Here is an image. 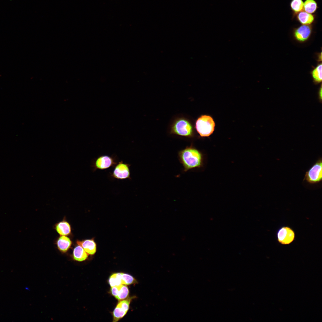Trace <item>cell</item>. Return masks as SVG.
<instances>
[{
	"mask_svg": "<svg viewBox=\"0 0 322 322\" xmlns=\"http://www.w3.org/2000/svg\"><path fill=\"white\" fill-rule=\"evenodd\" d=\"M109 282L111 287L123 284L122 273H114L110 276Z\"/></svg>",
	"mask_w": 322,
	"mask_h": 322,
	"instance_id": "e0dca14e",
	"label": "cell"
},
{
	"mask_svg": "<svg viewBox=\"0 0 322 322\" xmlns=\"http://www.w3.org/2000/svg\"><path fill=\"white\" fill-rule=\"evenodd\" d=\"M56 244L58 250L62 253H65L71 247L72 242L66 236H60L57 239Z\"/></svg>",
	"mask_w": 322,
	"mask_h": 322,
	"instance_id": "7c38bea8",
	"label": "cell"
},
{
	"mask_svg": "<svg viewBox=\"0 0 322 322\" xmlns=\"http://www.w3.org/2000/svg\"><path fill=\"white\" fill-rule=\"evenodd\" d=\"M296 19L303 25H309L312 24L315 19V16L304 11H301L296 15Z\"/></svg>",
	"mask_w": 322,
	"mask_h": 322,
	"instance_id": "5bb4252c",
	"label": "cell"
},
{
	"mask_svg": "<svg viewBox=\"0 0 322 322\" xmlns=\"http://www.w3.org/2000/svg\"><path fill=\"white\" fill-rule=\"evenodd\" d=\"M290 6L294 14L296 15L303 10L304 2L302 0H292Z\"/></svg>",
	"mask_w": 322,
	"mask_h": 322,
	"instance_id": "ac0fdd59",
	"label": "cell"
},
{
	"mask_svg": "<svg viewBox=\"0 0 322 322\" xmlns=\"http://www.w3.org/2000/svg\"><path fill=\"white\" fill-rule=\"evenodd\" d=\"M123 284L128 285L136 282L135 279L131 275L122 273Z\"/></svg>",
	"mask_w": 322,
	"mask_h": 322,
	"instance_id": "ffe728a7",
	"label": "cell"
},
{
	"mask_svg": "<svg viewBox=\"0 0 322 322\" xmlns=\"http://www.w3.org/2000/svg\"><path fill=\"white\" fill-rule=\"evenodd\" d=\"M76 243L81 246L88 254L93 255L96 253L97 244L93 238L78 240L76 241Z\"/></svg>",
	"mask_w": 322,
	"mask_h": 322,
	"instance_id": "30bf717a",
	"label": "cell"
},
{
	"mask_svg": "<svg viewBox=\"0 0 322 322\" xmlns=\"http://www.w3.org/2000/svg\"><path fill=\"white\" fill-rule=\"evenodd\" d=\"M178 156L185 172L203 166V157L202 153L192 146L187 147L179 151Z\"/></svg>",
	"mask_w": 322,
	"mask_h": 322,
	"instance_id": "6da1fadb",
	"label": "cell"
},
{
	"mask_svg": "<svg viewBox=\"0 0 322 322\" xmlns=\"http://www.w3.org/2000/svg\"><path fill=\"white\" fill-rule=\"evenodd\" d=\"M319 96H320V98L321 99V97H322V89H321H321H320V90Z\"/></svg>",
	"mask_w": 322,
	"mask_h": 322,
	"instance_id": "44dd1931",
	"label": "cell"
},
{
	"mask_svg": "<svg viewBox=\"0 0 322 322\" xmlns=\"http://www.w3.org/2000/svg\"><path fill=\"white\" fill-rule=\"evenodd\" d=\"M130 166V164L123 163L121 161L115 166L111 174L112 177L119 179H131L129 169Z\"/></svg>",
	"mask_w": 322,
	"mask_h": 322,
	"instance_id": "52a82bcc",
	"label": "cell"
},
{
	"mask_svg": "<svg viewBox=\"0 0 322 322\" xmlns=\"http://www.w3.org/2000/svg\"><path fill=\"white\" fill-rule=\"evenodd\" d=\"M318 4L315 0H306L304 2L303 10L310 14L315 12L318 8Z\"/></svg>",
	"mask_w": 322,
	"mask_h": 322,
	"instance_id": "2e32d148",
	"label": "cell"
},
{
	"mask_svg": "<svg viewBox=\"0 0 322 322\" xmlns=\"http://www.w3.org/2000/svg\"><path fill=\"white\" fill-rule=\"evenodd\" d=\"M131 300L128 299L118 303L113 312V322L117 321L126 315L129 310Z\"/></svg>",
	"mask_w": 322,
	"mask_h": 322,
	"instance_id": "ba28073f",
	"label": "cell"
},
{
	"mask_svg": "<svg viewBox=\"0 0 322 322\" xmlns=\"http://www.w3.org/2000/svg\"><path fill=\"white\" fill-rule=\"evenodd\" d=\"M72 257L76 261H82L87 258L88 254L81 246L77 244L73 249Z\"/></svg>",
	"mask_w": 322,
	"mask_h": 322,
	"instance_id": "9a60e30c",
	"label": "cell"
},
{
	"mask_svg": "<svg viewBox=\"0 0 322 322\" xmlns=\"http://www.w3.org/2000/svg\"><path fill=\"white\" fill-rule=\"evenodd\" d=\"M312 76L315 81L319 83L322 80V64L318 65L312 71Z\"/></svg>",
	"mask_w": 322,
	"mask_h": 322,
	"instance_id": "d6986e66",
	"label": "cell"
},
{
	"mask_svg": "<svg viewBox=\"0 0 322 322\" xmlns=\"http://www.w3.org/2000/svg\"><path fill=\"white\" fill-rule=\"evenodd\" d=\"M215 126L214 121L211 117L203 115L197 119L195 126L201 137H208L213 133Z\"/></svg>",
	"mask_w": 322,
	"mask_h": 322,
	"instance_id": "7a4b0ae2",
	"label": "cell"
},
{
	"mask_svg": "<svg viewBox=\"0 0 322 322\" xmlns=\"http://www.w3.org/2000/svg\"><path fill=\"white\" fill-rule=\"evenodd\" d=\"M115 157L113 156L108 155H101L96 159L92 165L93 170L95 171L97 169L104 170L117 164Z\"/></svg>",
	"mask_w": 322,
	"mask_h": 322,
	"instance_id": "5b68a950",
	"label": "cell"
},
{
	"mask_svg": "<svg viewBox=\"0 0 322 322\" xmlns=\"http://www.w3.org/2000/svg\"><path fill=\"white\" fill-rule=\"evenodd\" d=\"M293 230L287 226H283L278 230L277 233V240L282 244H289L292 242L295 239Z\"/></svg>",
	"mask_w": 322,
	"mask_h": 322,
	"instance_id": "8992f818",
	"label": "cell"
},
{
	"mask_svg": "<svg viewBox=\"0 0 322 322\" xmlns=\"http://www.w3.org/2000/svg\"><path fill=\"white\" fill-rule=\"evenodd\" d=\"M55 229L60 236H68L71 232L70 225L65 220L57 223L55 225Z\"/></svg>",
	"mask_w": 322,
	"mask_h": 322,
	"instance_id": "4fadbf2b",
	"label": "cell"
},
{
	"mask_svg": "<svg viewBox=\"0 0 322 322\" xmlns=\"http://www.w3.org/2000/svg\"><path fill=\"white\" fill-rule=\"evenodd\" d=\"M322 159L321 158L306 172L304 180L312 184L321 182L322 177Z\"/></svg>",
	"mask_w": 322,
	"mask_h": 322,
	"instance_id": "277c9868",
	"label": "cell"
},
{
	"mask_svg": "<svg viewBox=\"0 0 322 322\" xmlns=\"http://www.w3.org/2000/svg\"><path fill=\"white\" fill-rule=\"evenodd\" d=\"M111 292L112 295L118 300L126 298L129 292L128 287L122 284L111 287Z\"/></svg>",
	"mask_w": 322,
	"mask_h": 322,
	"instance_id": "8fae6325",
	"label": "cell"
},
{
	"mask_svg": "<svg viewBox=\"0 0 322 322\" xmlns=\"http://www.w3.org/2000/svg\"><path fill=\"white\" fill-rule=\"evenodd\" d=\"M171 131L172 133L187 137H191L193 134V128L191 123L184 118L179 119L174 123Z\"/></svg>",
	"mask_w": 322,
	"mask_h": 322,
	"instance_id": "3957f363",
	"label": "cell"
},
{
	"mask_svg": "<svg viewBox=\"0 0 322 322\" xmlns=\"http://www.w3.org/2000/svg\"><path fill=\"white\" fill-rule=\"evenodd\" d=\"M312 31L311 26L302 25L296 28L294 31V35L298 41L303 42L306 40L310 36Z\"/></svg>",
	"mask_w": 322,
	"mask_h": 322,
	"instance_id": "9c48e42d",
	"label": "cell"
}]
</instances>
